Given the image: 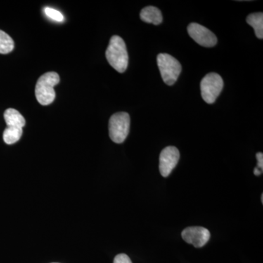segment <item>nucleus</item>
I'll list each match as a JSON object with an SVG mask.
<instances>
[{
	"label": "nucleus",
	"instance_id": "nucleus-1",
	"mask_svg": "<svg viewBox=\"0 0 263 263\" xmlns=\"http://www.w3.org/2000/svg\"><path fill=\"white\" fill-rule=\"evenodd\" d=\"M105 57L110 66L120 73L125 72L129 62L127 47L124 40L119 36L110 38Z\"/></svg>",
	"mask_w": 263,
	"mask_h": 263
},
{
	"label": "nucleus",
	"instance_id": "nucleus-2",
	"mask_svg": "<svg viewBox=\"0 0 263 263\" xmlns=\"http://www.w3.org/2000/svg\"><path fill=\"white\" fill-rule=\"evenodd\" d=\"M60 81V76L55 72H46L41 76L35 86V96L38 103L43 105L53 103L56 98L54 86Z\"/></svg>",
	"mask_w": 263,
	"mask_h": 263
},
{
	"label": "nucleus",
	"instance_id": "nucleus-3",
	"mask_svg": "<svg viewBox=\"0 0 263 263\" xmlns=\"http://www.w3.org/2000/svg\"><path fill=\"white\" fill-rule=\"evenodd\" d=\"M157 61L164 82L168 86L174 85L182 70L180 62L167 53L158 54Z\"/></svg>",
	"mask_w": 263,
	"mask_h": 263
},
{
	"label": "nucleus",
	"instance_id": "nucleus-4",
	"mask_svg": "<svg viewBox=\"0 0 263 263\" xmlns=\"http://www.w3.org/2000/svg\"><path fill=\"white\" fill-rule=\"evenodd\" d=\"M130 117L125 112H119L111 116L109 120V136L116 143H122L129 135Z\"/></svg>",
	"mask_w": 263,
	"mask_h": 263
},
{
	"label": "nucleus",
	"instance_id": "nucleus-5",
	"mask_svg": "<svg viewBox=\"0 0 263 263\" xmlns=\"http://www.w3.org/2000/svg\"><path fill=\"white\" fill-rule=\"evenodd\" d=\"M224 87L222 78L216 72L207 74L200 82L201 96L208 104L215 103Z\"/></svg>",
	"mask_w": 263,
	"mask_h": 263
},
{
	"label": "nucleus",
	"instance_id": "nucleus-6",
	"mask_svg": "<svg viewBox=\"0 0 263 263\" xmlns=\"http://www.w3.org/2000/svg\"><path fill=\"white\" fill-rule=\"evenodd\" d=\"M187 31L190 37L203 47H214L217 43L215 34L206 27L197 23H191L188 26Z\"/></svg>",
	"mask_w": 263,
	"mask_h": 263
},
{
	"label": "nucleus",
	"instance_id": "nucleus-7",
	"mask_svg": "<svg viewBox=\"0 0 263 263\" xmlns=\"http://www.w3.org/2000/svg\"><path fill=\"white\" fill-rule=\"evenodd\" d=\"M181 236L186 243L201 248L209 242L211 234L209 230L202 227H190L183 230Z\"/></svg>",
	"mask_w": 263,
	"mask_h": 263
},
{
	"label": "nucleus",
	"instance_id": "nucleus-8",
	"mask_svg": "<svg viewBox=\"0 0 263 263\" xmlns=\"http://www.w3.org/2000/svg\"><path fill=\"white\" fill-rule=\"evenodd\" d=\"M180 159L179 151L176 147L167 146L161 152L160 171L163 177H167L177 165Z\"/></svg>",
	"mask_w": 263,
	"mask_h": 263
},
{
	"label": "nucleus",
	"instance_id": "nucleus-9",
	"mask_svg": "<svg viewBox=\"0 0 263 263\" xmlns=\"http://www.w3.org/2000/svg\"><path fill=\"white\" fill-rule=\"evenodd\" d=\"M4 119L8 127L21 128L23 129L26 124L25 119L18 110L8 108L4 113Z\"/></svg>",
	"mask_w": 263,
	"mask_h": 263
},
{
	"label": "nucleus",
	"instance_id": "nucleus-10",
	"mask_svg": "<svg viewBox=\"0 0 263 263\" xmlns=\"http://www.w3.org/2000/svg\"><path fill=\"white\" fill-rule=\"evenodd\" d=\"M140 16H141V20L146 23L159 25L162 22V13L156 7L148 6L143 8L141 10Z\"/></svg>",
	"mask_w": 263,
	"mask_h": 263
},
{
	"label": "nucleus",
	"instance_id": "nucleus-11",
	"mask_svg": "<svg viewBox=\"0 0 263 263\" xmlns=\"http://www.w3.org/2000/svg\"><path fill=\"white\" fill-rule=\"evenodd\" d=\"M247 24L253 27L256 36L258 39L263 37V13H255L249 15L247 18Z\"/></svg>",
	"mask_w": 263,
	"mask_h": 263
},
{
	"label": "nucleus",
	"instance_id": "nucleus-12",
	"mask_svg": "<svg viewBox=\"0 0 263 263\" xmlns=\"http://www.w3.org/2000/svg\"><path fill=\"white\" fill-rule=\"evenodd\" d=\"M23 134V129L21 128L7 127L3 133V140L8 145L18 142Z\"/></svg>",
	"mask_w": 263,
	"mask_h": 263
},
{
	"label": "nucleus",
	"instance_id": "nucleus-13",
	"mask_svg": "<svg viewBox=\"0 0 263 263\" xmlns=\"http://www.w3.org/2000/svg\"><path fill=\"white\" fill-rule=\"evenodd\" d=\"M14 48V41L6 32L0 30V53L7 54Z\"/></svg>",
	"mask_w": 263,
	"mask_h": 263
},
{
	"label": "nucleus",
	"instance_id": "nucleus-14",
	"mask_svg": "<svg viewBox=\"0 0 263 263\" xmlns=\"http://www.w3.org/2000/svg\"><path fill=\"white\" fill-rule=\"evenodd\" d=\"M45 13L50 18L56 21V22H62L64 21L63 15L59 10L53 9L51 8H46L44 10Z\"/></svg>",
	"mask_w": 263,
	"mask_h": 263
},
{
	"label": "nucleus",
	"instance_id": "nucleus-15",
	"mask_svg": "<svg viewBox=\"0 0 263 263\" xmlns=\"http://www.w3.org/2000/svg\"><path fill=\"white\" fill-rule=\"evenodd\" d=\"M114 263H133L130 258L125 254H118L114 258Z\"/></svg>",
	"mask_w": 263,
	"mask_h": 263
},
{
	"label": "nucleus",
	"instance_id": "nucleus-16",
	"mask_svg": "<svg viewBox=\"0 0 263 263\" xmlns=\"http://www.w3.org/2000/svg\"><path fill=\"white\" fill-rule=\"evenodd\" d=\"M257 160V168L262 171L263 170V154L262 152H259L256 155Z\"/></svg>",
	"mask_w": 263,
	"mask_h": 263
},
{
	"label": "nucleus",
	"instance_id": "nucleus-17",
	"mask_svg": "<svg viewBox=\"0 0 263 263\" xmlns=\"http://www.w3.org/2000/svg\"><path fill=\"white\" fill-rule=\"evenodd\" d=\"M262 174V171H260V170L257 168V167H255L254 170V174L255 175V176H260L261 174Z\"/></svg>",
	"mask_w": 263,
	"mask_h": 263
},
{
	"label": "nucleus",
	"instance_id": "nucleus-18",
	"mask_svg": "<svg viewBox=\"0 0 263 263\" xmlns=\"http://www.w3.org/2000/svg\"><path fill=\"white\" fill-rule=\"evenodd\" d=\"M261 201H262V203L263 204V195L261 196Z\"/></svg>",
	"mask_w": 263,
	"mask_h": 263
}]
</instances>
